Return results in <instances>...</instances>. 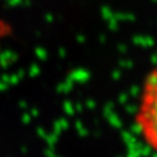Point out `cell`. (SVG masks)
I'll return each mask as SVG.
<instances>
[{
  "label": "cell",
  "mask_w": 157,
  "mask_h": 157,
  "mask_svg": "<svg viewBox=\"0 0 157 157\" xmlns=\"http://www.w3.org/2000/svg\"><path fill=\"white\" fill-rule=\"evenodd\" d=\"M135 124L144 142L157 153V66L145 77L135 113Z\"/></svg>",
  "instance_id": "obj_1"
}]
</instances>
